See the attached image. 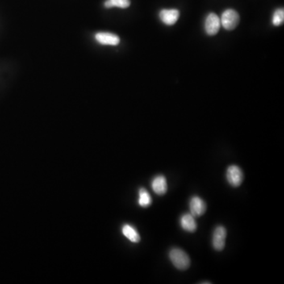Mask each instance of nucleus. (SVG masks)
Segmentation results:
<instances>
[{
	"instance_id": "obj_1",
	"label": "nucleus",
	"mask_w": 284,
	"mask_h": 284,
	"mask_svg": "<svg viewBox=\"0 0 284 284\" xmlns=\"http://www.w3.org/2000/svg\"><path fill=\"white\" fill-rule=\"evenodd\" d=\"M169 258L174 266L178 270H186L190 265L189 256L181 248H172L169 252Z\"/></svg>"
},
{
	"instance_id": "obj_2",
	"label": "nucleus",
	"mask_w": 284,
	"mask_h": 284,
	"mask_svg": "<svg viewBox=\"0 0 284 284\" xmlns=\"http://www.w3.org/2000/svg\"><path fill=\"white\" fill-rule=\"evenodd\" d=\"M239 21H240V17H239V13L233 9H227L221 16V26L228 31L235 30L239 25Z\"/></svg>"
},
{
	"instance_id": "obj_3",
	"label": "nucleus",
	"mask_w": 284,
	"mask_h": 284,
	"mask_svg": "<svg viewBox=\"0 0 284 284\" xmlns=\"http://www.w3.org/2000/svg\"><path fill=\"white\" fill-rule=\"evenodd\" d=\"M227 179L233 187H239L243 183L244 175L239 166L231 165L227 170Z\"/></svg>"
},
{
	"instance_id": "obj_4",
	"label": "nucleus",
	"mask_w": 284,
	"mask_h": 284,
	"mask_svg": "<svg viewBox=\"0 0 284 284\" xmlns=\"http://www.w3.org/2000/svg\"><path fill=\"white\" fill-rule=\"evenodd\" d=\"M220 26V18L214 13H210L205 20V30L206 34L209 36L215 35L219 31Z\"/></svg>"
},
{
	"instance_id": "obj_5",
	"label": "nucleus",
	"mask_w": 284,
	"mask_h": 284,
	"mask_svg": "<svg viewBox=\"0 0 284 284\" xmlns=\"http://www.w3.org/2000/svg\"><path fill=\"white\" fill-rule=\"evenodd\" d=\"M227 237V231L223 226H218L213 232V247L215 250L222 251L225 247V240Z\"/></svg>"
},
{
	"instance_id": "obj_6",
	"label": "nucleus",
	"mask_w": 284,
	"mask_h": 284,
	"mask_svg": "<svg viewBox=\"0 0 284 284\" xmlns=\"http://www.w3.org/2000/svg\"><path fill=\"white\" fill-rule=\"evenodd\" d=\"M190 214L193 216L198 217L205 214L206 211V204L199 197H193L189 202Z\"/></svg>"
},
{
	"instance_id": "obj_7",
	"label": "nucleus",
	"mask_w": 284,
	"mask_h": 284,
	"mask_svg": "<svg viewBox=\"0 0 284 284\" xmlns=\"http://www.w3.org/2000/svg\"><path fill=\"white\" fill-rule=\"evenodd\" d=\"M180 13L176 9H164L160 12V18L167 26H173L179 18Z\"/></svg>"
},
{
	"instance_id": "obj_8",
	"label": "nucleus",
	"mask_w": 284,
	"mask_h": 284,
	"mask_svg": "<svg viewBox=\"0 0 284 284\" xmlns=\"http://www.w3.org/2000/svg\"><path fill=\"white\" fill-rule=\"evenodd\" d=\"M95 38L103 45L116 46L120 42L118 36L111 33H98L95 36Z\"/></svg>"
},
{
	"instance_id": "obj_9",
	"label": "nucleus",
	"mask_w": 284,
	"mask_h": 284,
	"mask_svg": "<svg viewBox=\"0 0 284 284\" xmlns=\"http://www.w3.org/2000/svg\"><path fill=\"white\" fill-rule=\"evenodd\" d=\"M152 188L157 195H164L168 190V185L164 176H156L152 181Z\"/></svg>"
},
{
	"instance_id": "obj_10",
	"label": "nucleus",
	"mask_w": 284,
	"mask_h": 284,
	"mask_svg": "<svg viewBox=\"0 0 284 284\" xmlns=\"http://www.w3.org/2000/svg\"><path fill=\"white\" fill-rule=\"evenodd\" d=\"M181 226L183 230L188 232H195L197 230V226L196 223L194 216L190 214V213H186L184 214L181 217Z\"/></svg>"
},
{
	"instance_id": "obj_11",
	"label": "nucleus",
	"mask_w": 284,
	"mask_h": 284,
	"mask_svg": "<svg viewBox=\"0 0 284 284\" xmlns=\"http://www.w3.org/2000/svg\"><path fill=\"white\" fill-rule=\"evenodd\" d=\"M122 234L126 237V239H129L130 242L134 243H138L140 242L141 237L138 234L136 229H134L132 226L129 224H126L122 227Z\"/></svg>"
},
{
	"instance_id": "obj_12",
	"label": "nucleus",
	"mask_w": 284,
	"mask_h": 284,
	"mask_svg": "<svg viewBox=\"0 0 284 284\" xmlns=\"http://www.w3.org/2000/svg\"><path fill=\"white\" fill-rule=\"evenodd\" d=\"M138 203L142 207H148L151 204H152V198L149 193L146 189H141L139 190V199H138Z\"/></svg>"
},
{
	"instance_id": "obj_13",
	"label": "nucleus",
	"mask_w": 284,
	"mask_h": 284,
	"mask_svg": "<svg viewBox=\"0 0 284 284\" xmlns=\"http://www.w3.org/2000/svg\"><path fill=\"white\" fill-rule=\"evenodd\" d=\"M130 0H106L105 2V7L111 8V7H118L127 8L130 6Z\"/></svg>"
},
{
	"instance_id": "obj_14",
	"label": "nucleus",
	"mask_w": 284,
	"mask_h": 284,
	"mask_svg": "<svg viewBox=\"0 0 284 284\" xmlns=\"http://www.w3.org/2000/svg\"><path fill=\"white\" fill-rule=\"evenodd\" d=\"M284 10L283 8L277 9L274 12L273 16H272V24L275 26H280L284 23Z\"/></svg>"
}]
</instances>
